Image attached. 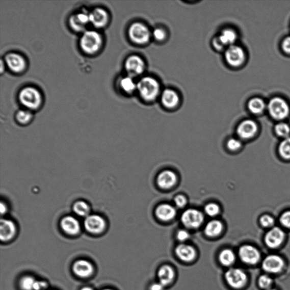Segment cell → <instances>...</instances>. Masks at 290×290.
<instances>
[{
  "label": "cell",
  "instance_id": "cell-37",
  "mask_svg": "<svg viewBox=\"0 0 290 290\" xmlns=\"http://www.w3.org/2000/svg\"><path fill=\"white\" fill-rule=\"evenodd\" d=\"M220 208L216 203H210L206 205L205 212L210 217H215L220 213Z\"/></svg>",
  "mask_w": 290,
  "mask_h": 290
},
{
  "label": "cell",
  "instance_id": "cell-34",
  "mask_svg": "<svg viewBox=\"0 0 290 290\" xmlns=\"http://www.w3.org/2000/svg\"><path fill=\"white\" fill-rule=\"evenodd\" d=\"M37 280L32 276H25L20 281V287L22 290H34Z\"/></svg>",
  "mask_w": 290,
  "mask_h": 290
},
{
  "label": "cell",
  "instance_id": "cell-38",
  "mask_svg": "<svg viewBox=\"0 0 290 290\" xmlns=\"http://www.w3.org/2000/svg\"><path fill=\"white\" fill-rule=\"evenodd\" d=\"M152 37L159 42L164 41L167 38L166 30L161 28H157L152 33Z\"/></svg>",
  "mask_w": 290,
  "mask_h": 290
},
{
  "label": "cell",
  "instance_id": "cell-6",
  "mask_svg": "<svg viewBox=\"0 0 290 290\" xmlns=\"http://www.w3.org/2000/svg\"><path fill=\"white\" fill-rule=\"evenodd\" d=\"M225 278L228 286L235 289L243 287L247 281L246 273L239 268H229L225 273Z\"/></svg>",
  "mask_w": 290,
  "mask_h": 290
},
{
  "label": "cell",
  "instance_id": "cell-49",
  "mask_svg": "<svg viewBox=\"0 0 290 290\" xmlns=\"http://www.w3.org/2000/svg\"><path fill=\"white\" fill-rule=\"evenodd\" d=\"M81 290H93V289L92 288H91L90 287H84Z\"/></svg>",
  "mask_w": 290,
  "mask_h": 290
},
{
  "label": "cell",
  "instance_id": "cell-29",
  "mask_svg": "<svg viewBox=\"0 0 290 290\" xmlns=\"http://www.w3.org/2000/svg\"><path fill=\"white\" fill-rule=\"evenodd\" d=\"M249 111L253 114H260L266 108V104L260 98H254L249 100L248 104Z\"/></svg>",
  "mask_w": 290,
  "mask_h": 290
},
{
  "label": "cell",
  "instance_id": "cell-8",
  "mask_svg": "<svg viewBox=\"0 0 290 290\" xmlns=\"http://www.w3.org/2000/svg\"><path fill=\"white\" fill-rule=\"evenodd\" d=\"M125 68L128 75L134 78L144 73L146 64L143 59L139 56L132 55L126 59Z\"/></svg>",
  "mask_w": 290,
  "mask_h": 290
},
{
  "label": "cell",
  "instance_id": "cell-15",
  "mask_svg": "<svg viewBox=\"0 0 290 290\" xmlns=\"http://www.w3.org/2000/svg\"><path fill=\"white\" fill-rule=\"evenodd\" d=\"M60 227L67 235L75 236L81 231V225L79 221L72 216L64 217L60 222Z\"/></svg>",
  "mask_w": 290,
  "mask_h": 290
},
{
  "label": "cell",
  "instance_id": "cell-20",
  "mask_svg": "<svg viewBox=\"0 0 290 290\" xmlns=\"http://www.w3.org/2000/svg\"><path fill=\"white\" fill-rule=\"evenodd\" d=\"M90 22L95 28H102L108 23L109 17L108 12L101 8H96L89 14Z\"/></svg>",
  "mask_w": 290,
  "mask_h": 290
},
{
  "label": "cell",
  "instance_id": "cell-50",
  "mask_svg": "<svg viewBox=\"0 0 290 290\" xmlns=\"http://www.w3.org/2000/svg\"><path fill=\"white\" fill-rule=\"evenodd\" d=\"M267 290H277V289L271 288H270V289H267Z\"/></svg>",
  "mask_w": 290,
  "mask_h": 290
},
{
  "label": "cell",
  "instance_id": "cell-35",
  "mask_svg": "<svg viewBox=\"0 0 290 290\" xmlns=\"http://www.w3.org/2000/svg\"><path fill=\"white\" fill-rule=\"evenodd\" d=\"M273 283V279L267 274L261 275V276L258 278V284L259 287L262 289L267 290L271 288Z\"/></svg>",
  "mask_w": 290,
  "mask_h": 290
},
{
  "label": "cell",
  "instance_id": "cell-51",
  "mask_svg": "<svg viewBox=\"0 0 290 290\" xmlns=\"http://www.w3.org/2000/svg\"><path fill=\"white\" fill-rule=\"evenodd\" d=\"M103 290H113V289H103Z\"/></svg>",
  "mask_w": 290,
  "mask_h": 290
},
{
  "label": "cell",
  "instance_id": "cell-10",
  "mask_svg": "<svg viewBox=\"0 0 290 290\" xmlns=\"http://www.w3.org/2000/svg\"><path fill=\"white\" fill-rule=\"evenodd\" d=\"M238 256L241 260L247 265H255L261 258L258 249L251 245H244L239 249Z\"/></svg>",
  "mask_w": 290,
  "mask_h": 290
},
{
  "label": "cell",
  "instance_id": "cell-5",
  "mask_svg": "<svg viewBox=\"0 0 290 290\" xmlns=\"http://www.w3.org/2000/svg\"><path fill=\"white\" fill-rule=\"evenodd\" d=\"M270 115L276 120L286 118L290 113V108L286 100L279 97H275L270 100L268 104Z\"/></svg>",
  "mask_w": 290,
  "mask_h": 290
},
{
  "label": "cell",
  "instance_id": "cell-13",
  "mask_svg": "<svg viewBox=\"0 0 290 290\" xmlns=\"http://www.w3.org/2000/svg\"><path fill=\"white\" fill-rule=\"evenodd\" d=\"M5 60L9 69L14 73H22L27 67L26 61L21 55L17 54H8Z\"/></svg>",
  "mask_w": 290,
  "mask_h": 290
},
{
  "label": "cell",
  "instance_id": "cell-23",
  "mask_svg": "<svg viewBox=\"0 0 290 290\" xmlns=\"http://www.w3.org/2000/svg\"><path fill=\"white\" fill-rule=\"evenodd\" d=\"M177 176L174 172L170 170L163 171L157 177V182L163 189H169L177 182Z\"/></svg>",
  "mask_w": 290,
  "mask_h": 290
},
{
  "label": "cell",
  "instance_id": "cell-18",
  "mask_svg": "<svg viewBox=\"0 0 290 290\" xmlns=\"http://www.w3.org/2000/svg\"><path fill=\"white\" fill-rule=\"evenodd\" d=\"M17 227L12 221L2 219L0 225V238L2 242H8L16 235Z\"/></svg>",
  "mask_w": 290,
  "mask_h": 290
},
{
  "label": "cell",
  "instance_id": "cell-27",
  "mask_svg": "<svg viewBox=\"0 0 290 290\" xmlns=\"http://www.w3.org/2000/svg\"><path fill=\"white\" fill-rule=\"evenodd\" d=\"M219 261L225 267H231L236 261V254L230 249H225L219 254Z\"/></svg>",
  "mask_w": 290,
  "mask_h": 290
},
{
  "label": "cell",
  "instance_id": "cell-17",
  "mask_svg": "<svg viewBox=\"0 0 290 290\" xmlns=\"http://www.w3.org/2000/svg\"><path fill=\"white\" fill-rule=\"evenodd\" d=\"M258 130L257 124L253 120L242 122L237 128V134L243 139H249L256 135Z\"/></svg>",
  "mask_w": 290,
  "mask_h": 290
},
{
  "label": "cell",
  "instance_id": "cell-16",
  "mask_svg": "<svg viewBox=\"0 0 290 290\" xmlns=\"http://www.w3.org/2000/svg\"><path fill=\"white\" fill-rule=\"evenodd\" d=\"M175 252L177 257L184 262L193 261L197 256L195 248L189 244L184 243L178 246Z\"/></svg>",
  "mask_w": 290,
  "mask_h": 290
},
{
  "label": "cell",
  "instance_id": "cell-22",
  "mask_svg": "<svg viewBox=\"0 0 290 290\" xmlns=\"http://www.w3.org/2000/svg\"><path fill=\"white\" fill-rule=\"evenodd\" d=\"M159 282L166 287L169 286L174 281L175 277L174 269L168 265H165L160 268L157 273Z\"/></svg>",
  "mask_w": 290,
  "mask_h": 290
},
{
  "label": "cell",
  "instance_id": "cell-14",
  "mask_svg": "<svg viewBox=\"0 0 290 290\" xmlns=\"http://www.w3.org/2000/svg\"><path fill=\"white\" fill-rule=\"evenodd\" d=\"M285 238V233L281 228L273 227L265 236V242L271 248H276L282 244Z\"/></svg>",
  "mask_w": 290,
  "mask_h": 290
},
{
  "label": "cell",
  "instance_id": "cell-4",
  "mask_svg": "<svg viewBox=\"0 0 290 290\" xmlns=\"http://www.w3.org/2000/svg\"><path fill=\"white\" fill-rule=\"evenodd\" d=\"M128 35L131 41L138 45L148 43L152 36L148 27L141 22L131 24L128 30Z\"/></svg>",
  "mask_w": 290,
  "mask_h": 290
},
{
  "label": "cell",
  "instance_id": "cell-26",
  "mask_svg": "<svg viewBox=\"0 0 290 290\" xmlns=\"http://www.w3.org/2000/svg\"><path fill=\"white\" fill-rule=\"evenodd\" d=\"M217 37L223 46L227 48L231 45L235 44L238 38V35L235 30L228 28L222 30Z\"/></svg>",
  "mask_w": 290,
  "mask_h": 290
},
{
  "label": "cell",
  "instance_id": "cell-46",
  "mask_svg": "<svg viewBox=\"0 0 290 290\" xmlns=\"http://www.w3.org/2000/svg\"><path fill=\"white\" fill-rule=\"evenodd\" d=\"M282 47L285 53L290 54V37L284 39Z\"/></svg>",
  "mask_w": 290,
  "mask_h": 290
},
{
  "label": "cell",
  "instance_id": "cell-3",
  "mask_svg": "<svg viewBox=\"0 0 290 290\" xmlns=\"http://www.w3.org/2000/svg\"><path fill=\"white\" fill-rule=\"evenodd\" d=\"M102 44L100 35L95 31H87L84 33L80 40V45L83 51L89 55L98 51Z\"/></svg>",
  "mask_w": 290,
  "mask_h": 290
},
{
  "label": "cell",
  "instance_id": "cell-21",
  "mask_svg": "<svg viewBox=\"0 0 290 290\" xmlns=\"http://www.w3.org/2000/svg\"><path fill=\"white\" fill-rule=\"evenodd\" d=\"M73 271L76 276L81 278H88L93 274V265L85 259H79L73 264Z\"/></svg>",
  "mask_w": 290,
  "mask_h": 290
},
{
  "label": "cell",
  "instance_id": "cell-2",
  "mask_svg": "<svg viewBox=\"0 0 290 290\" xmlns=\"http://www.w3.org/2000/svg\"><path fill=\"white\" fill-rule=\"evenodd\" d=\"M20 102L30 110L38 109L42 104V95L39 91L33 87L23 89L19 94Z\"/></svg>",
  "mask_w": 290,
  "mask_h": 290
},
{
  "label": "cell",
  "instance_id": "cell-36",
  "mask_svg": "<svg viewBox=\"0 0 290 290\" xmlns=\"http://www.w3.org/2000/svg\"><path fill=\"white\" fill-rule=\"evenodd\" d=\"M275 130L279 137H284L285 139L287 138L290 134V127L286 123H279L276 126Z\"/></svg>",
  "mask_w": 290,
  "mask_h": 290
},
{
  "label": "cell",
  "instance_id": "cell-44",
  "mask_svg": "<svg viewBox=\"0 0 290 290\" xmlns=\"http://www.w3.org/2000/svg\"><path fill=\"white\" fill-rule=\"evenodd\" d=\"M212 43L214 48H215L217 50H223L225 48V47L223 46V45L221 43L220 40H219L217 37L214 38L213 39Z\"/></svg>",
  "mask_w": 290,
  "mask_h": 290
},
{
  "label": "cell",
  "instance_id": "cell-40",
  "mask_svg": "<svg viewBox=\"0 0 290 290\" xmlns=\"http://www.w3.org/2000/svg\"><path fill=\"white\" fill-rule=\"evenodd\" d=\"M261 225L265 227H271L274 226V219L269 215H264L260 218Z\"/></svg>",
  "mask_w": 290,
  "mask_h": 290
},
{
  "label": "cell",
  "instance_id": "cell-32",
  "mask_svg": "<svg viewBox=\"0 0 290 290\" xmlns=\"http://www.w3.org/2000/svg\"><path fill=\"white\" fill-rule=\"evenodd\" d=\"M279 153L285 160L290 159V137L284 139L280 144L278 148Z\"/></svg>",
  "mask_w": 290,
  "mask_h": 290
},
{
  "label": "cell",
  "instance_id": "cell-24",
  "mask_svg": "<svg viewBox=\"0 0 290 290\" xmlns=\"http://www.w3.org/2000/svg\"><path fill=\"white\" fill-rule=\"evenodd\" d=\"M90 22L89 14L86 13H78L73 15L70 19L71 27L76 32H83L85 29L86 25Z\"/></svg>",
  "mask_w": 290,
  "mask_h": 290
},
{
  "label": "cell",
  "instance_id": "cell-30",
  "mask_svg": "<svg viewBox=\"0 0 290 290\" xmlns=\"http://www.w3.org/2000/svg\"><path fill=\"white\" fill-rule=\"evenodd\" d=\"M120 86L121 90L127 94H131L137 90V83L134 81V78L129 75L121 79Z\"/></svg>",
  "mask_w": 290,
  "mask_h": 290
},
{
  "label": "cell",
  "instance_id": "cell-41",
  "mask_svg": "<svg viewBox=\"0 0 290 290\" xmlns=\"http://www.w3.org/2000/svg\"><path fill=\"white\" fill-rule=\"evenodd\" d=\"M280 222L286 228H290V211L284 212L280 218Z\"/></svg>",
  "mask_w": 290,
  "mask_h": 290
},
{
  "label": "cell",
  "instance_id": "cell-1",
  "mask_svg": "<svg viewBox=\"0 0 290 290\" xmlns=\"http://www.w3.org/2000/svg\"><path fill=\"white\" fill-rule=\"evenodd\" d=\"M137 90L141 98L146 101L155 100L161 92V85L155 78L146 76L137 83Z\"/></svg>",
  "mask_w": 290,
  "mask_h": 290
},
{
  "label": "cell",
  "instance_id": "cell-12",
  "mask_svg": "<svg viewBox=\"0 0 290 290\" xmlns=\"http://www.w3.org/2000/svg\"><path fill=\"white\" fill-rule=\"evenodd\" d=\"M183 225L188 228L199 227L204 220L203 214L196 209H188L183 213L181 217Z\"/></svg>",
  "mask_w": 290,
  "mask_h": 290
},
{
  "label": "cell",
  "instance_id": "cell-28",
  "mask_svg": "<svg viewBox=\"0 0 290 290\" xmlns=\"http://www.w3.org/2000/svg\"><path fill=\"white\" fill-rule=\"evenodd\" d=\"M222 230V223L217 220L208 222L205 228V233L207 236L209 237H216L220 235Z\"/></svg>",
  "mask_w": 290,
  "mask_h": 290
},
{
  "label": "cell",
  "instance_id": "cell-43",
  "mask_svg": "<svg viewBox=\"0 0 290 290\" xmlns=\"http://www.w3.org/2000/svg\"><path fill=\"white\" fill-rule=\"evenodd\" d=\"M176 205L179 207H182L187 204V198L184 196L178 195L174 199Z\"/></svg>",
  "mask_w": 290,
  "mask_h": 290
},
{
  "label": "cell",
  "instance_id": "cell-19",
  "mask_svg": "<svg viewBox=\"0 0 290 290\" xmlns=\"http://www.w3.org/2000/svg\"><path fill=\"white\" fill-rule=\"evenodd\" d=\"M161 102L165 108L173 109L180 102V96L174 90L167 89L161 94Z\"/></svg>",
  "mask_w": 290,
  "mask_h": 290
},
{
  "label": "cell",
  "instance_id": "cell-31",
  "mask_svg": "<svg viewBox=\"0 0 290 290\" xmlns=\"http://www.w3.org/2000/svg\"><path fill=\"white\" fill-rule=\"evenodd\" d=\"M73 209L76 215L80 217H87L89 216L90 207L88 203L83 200H79L74 203Z\"/></svg>",
  "mask_w": 290,
  "mask_h": 290
},
{
  "label": "cell",
  "instance_id": "cell-39",
  "mask_svg": "<svg viewBox=\"0 0 290 290\" xmlns=\"http://www.w3.org/2000/svg\"><path fill=\"white\" fill-rule=\"evenodd\" d=\"M242 147V142L236 139H231L227 142V147L232 151L239 150Z\"/></svg>",
  "mask_w": 290,
  "mask_h": 290
},
{
  "label": "cell",
  "instance_id": "cell-25",
  "mask_svg": "<svg viewBox=\"0 0 290 290\" xmlns=\"http://www.w3.org/2000/svg\"><path fill=\"white\" fill-rule=\"evenodd\" d=\"M156 216L162 221H170L175 218L176 210L174 206L169 204H162L156 208Z\"/></svg>",
  "mask_w": 290,
  "mask_h": 290
},
{
  "label": "cell",
  "instance_id": "cell-48",
  "mask_svg": "<svg viewBox=\"0 0 290 290\" xmlns=\"http://www.w3.org/2000/svg\"><path fill=\"white\" fill-rule=\"evenodd\" d=\"M7 210H8V207H7V205L4 202H1V213H2V215H5V214H6Z\"/></svg>",
  "mask_w": 290,
  "mask_h": 290
},
{
  "label": "cell",
  "instance_id": "cell-33",
  "mask_svg": "<svg viewBox=\"0 0 290 290\" xmlns=\"http://www.w3.org/2000/svg\"><path fill=\"white\" fill-rule=\"evenodd\" d=\"M33 119V114L31 112L27 110H21L18 112L16 115V119L19 123L27 124Z\"/></svg>",
  "mask_w": 290,
  "mask_h": 290
},
{
  "label": "cell",
  "instance_id": "cell-47",
  "mask_svg": "<svg viewBox=\"0 0 290 290\" xmlns=\"http://www.w3.org/2000/svg\"><path fill=\"white\" fill-rule=\"evenodd\" d=\"M165 288L164 285L157 281L150 285L149 290H165Z\"/></svg>",
  "mask_w": 290,
  "mask_h": 290
},
{
  "label": "cell",
  "instance_id": "cell-45",
  "mask_svg": "<svg viewBox=\"0 0 290 290\" xmlns=\"http://www.w3.org/2000/svg\"><path fill=\"white\" fill-rule=\"evenodd\" d=\"M48 287V284L46 282L37 281L35 283L34 290H44Z\"/></svg>",
  "mask_w": 290,
  "mask_h": 290
},
{
  "label": "cell",
  "instance_id": "cell-9",
  "mask_svg": "<svg viewBox=\"0 0 290 290\" xmlns=\"http://www.w3.org/2000/svg\"><path fill=\"white\" fill-rule=\"evenodd\" d=\"M84 227L88 232L94 235H98L105 230L106 222L102 217L99 215H89L85 219Z\"/></svg>",
  "mask_w": 290,
  "mask_h": 290
},
{
  "label": "cell",
  "instance_id": "cell-42",
  "mask_svg": "<svg viewBox=\"0 0 290 290\" xmlns=\"http://www.w3.org/2000/svg\"><path fill=\"white\" fill-rule=\"evenodd\" d=\"M176 238L178 241L184 242L188 240L190 238V234L186 230H180L177 232Z\"/></svg>",
  "mask_w": 290,
  "mask_h": 290
},
{
  "label": "cell",
  "instance_id": "cell-11",
  "mask_svg": "<svg viewBox=\"0 0 290 290\" xmlns=\"http://www.w3.org/2000/svg\"><path fill=\"white\" fill-rule=\"evenodd\" d=\"M284 267L283 258L276 254H270L263 259L262 268L268 273L277 274L281 272Z\"/></svg>",
  "mask_w": 290,
  "mask_h": 290
},
{
  "label": "cell",
  "instance_id": "cell-7",
  "mask_svg": "<svg viewBox=\"0 0 290 290\" xmlns=\"http://www.w3.org/2000/svg\"><path fill=\"white\" fill-rule=\"evenodd\" d=\"M225 58L229 65L237 68L241 67L245 62L246 54L241 47L234 44L226 48Z\"/></svg>",
  "mask_w": 290,
  "mask_h": 290
}]
</instances>
